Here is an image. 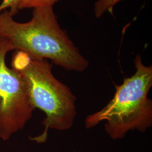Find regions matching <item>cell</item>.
Segmentation results:
<instances>
[{
    "label": "cell",
    "instance_id": "1",
    "mask_svg": "<svg viewBox=\"0 0 152 152\" xmlns=\"http://www.w3.org/2000/svg\"><path fill=\"white\" fill-rule=\"evenodd\" d=\"M12 17L6 10L0 13V36L10 41L12 50L32 59H49L68 71L81 72L88 68V60L61 29L53 6L33 9L31 20L26 23Z\"/></svg>",
    "mask_w": 152,
    "mask_h": 152
},
{
    "label": "cell",
    "instance_id": "2",
    "mask_svg": "<svg viewBox=\"0 0 152 152\" xmlns=\"http://www.w3.org/2000/svg\"><path fill=\"white\" fill-rule=\"evenodd\" d=\"M136 71L123 83L115 85L113 98L104 108L88 115L87 129L105 121L104 130L113 140L125 137L130 131L145 132L152 126V100L148 98L152 87V66L142 63L141 55L136 56Z\"/></svg>",
    "mask_w": 152,
    "mask_h": 152
},
{
    "label": "cell",
    "instance_id": "3",
    "mask_svg": "<svg viewBox=\"0 0 152 152\" xmlns=\"http://www.w3.org/2000/svg\"><path fill=\"white\" fill-rule=\"evenodd\" d=\"M11 68L23 77L34 108L39 109L45 114L42 122L44 132L31 138L33 141L45 142L49 129L69 130L77 115V98L69 87L54 76L53 64L47 59H32L22 51H16Z\"/></svg>",
    "mask_w": 152,
    "mask_h": 152
},
{
    "label": "cell",
    "instance_id": "4",
    "mask_svg": "<svg viewBox=\"0 0 152 152\" xmlns=\"http://www.w3.org/2000/svg\"><path fill=\"white\" fill-rule=\"evenodd\" d=\"M12 50L10 41L0 36V138L4 141L25 127L35 109L23 77L6 64Z\"/></svg>",
    "mask_w": 152,
    "mask_h": 152
},
{
    "label": "cell",
    "instance_id": "5",
    "mask_svg": "<svg viewBox=\"0 0 152 152\" xmlns=\"http://www.w3.org/2000/svg\"><path fill=\"white\" fill-rule=\"evenodd\" d=\"M120 1L121 0H98L95 4V15L98 18L107 11L112 14L114 6Z\"/></svg>",
    "mask_w": 152,
    "mask_h": 152
},
{
    "label": "cell",
    "instance_id": "6",
    "mask_svg": "<svg viewBox=\"0 0 152 152\" xmlns=\"http://www.w3.org/2000/svg\"><path fill=\"white\" fill-rule=\"evenodd\" d=\"M60 0H20L19 10L23 9L36 8L44 6H53L55 3Z\"/></svg>",
    "mask_w": 152,
    "mask_h": 152
},
{
    "label": "cell",
    "instance_id": "7",
    "mask_svg": "<svg viewBox=\"0 0 152 152\" xmlns=\"http://www.w3.org/2000/svg\"><path fill=\"white\" fill-rule=\"evenodd\" d=\"M20 0H4L0 5V12L9 8L11 16H14L19 11V5Z\"/></svg>",
    "mask_w": 152,
    "mask_h": 152
}]
</instances>
